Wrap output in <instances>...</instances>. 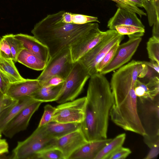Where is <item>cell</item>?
Returning a JSON list of instances; mask_svg holds the SVG:
<instances>
[{
	"mask_svg": "<svg viewBox=\"0 0 159 159\" xmlns=\"http://www.w3.org/2000/svg\"><path fill=\"white\" fill-rule=\"evenodd\" d=\"M86 98L81 129L88 142L106 139L114 99L110 83L104 75L97 73L90 77Z\"/></svg>",
	"mask_w": 159,
	"mask_h": 159,
	"instance_id": "obj_1",
	"label": "cell"
},
{
	"mask_svg": "<svg viewBox=\"0 0 159 159\" xmlns=\"http://www.w3.org/2000/svg\"><path fill=\"white\" fill-rule=\"evenodd\" d=\"M98 27L97 23L78 25L63 22L57 12L48 15L37 23L31 32L48 47L51 58Z\"/></svg>",
	"mask_w": 159,
	"mask_h": 159,
	"instance_id": "obj_2",
	"label": "cell"
},
{
	"mask_svg": "<svg viewBox=\"0 0 159 159\" xmlns=\"http://www.w3.org/2000/svg\"><path fill=\"white\" fill-rule=\"evenodd\" d=\"M55 139L46 134L44 126L38 127L25 140L19 141L13 150L11 158L33 159L34 155L42 150L52 147Z\"/></svg>",
	"mask_w": 159,
	"mask_h": 159,
	"instance_id": "obj_3",
	"label": "cell"
},
{
	"mask_svg": "<svg viewBox=\"0 0 159 159\" xmlns=\"http://www.w3.org/2000/svg\"><path fill=\"white\" fill-rule=\"evenodd\" d=\"M137 111L146 135L159 136V94L153 98H137Z\"/></svg>",
	"mask_w": 159,
	"mask_h": 159,
	"instance_id": "obj_4",
	"label": "cell"
},
{
	"mask_svg": "<svg viewBox=\"0 0 159 159\" xmlns=\"http://www.w3.org/2000/svg\"><path fill=\"white\" fill-rule=\"evenodd\" d=\"M90 77L78 61L74 63L71 71L63 83L55 102L60 104L75 99L81 92Z\"/></svg>",
	"mask_w": 159,
	"mask_h": 159,
	"instance_id": "obj_5",
	"label": "cell"
},
{
	"mask_svg": "<svg viewBox=\"0 0 159 159\" xmlns=\"http://www.w3.org/2000/svg\"><path fill=\"white\" fill-rule=\"evenodd\" d=\"M74 64L70 47L67 46L51 58L37 79L42 85L54 76H60L65 80L71 71Z\"/></svg>",
	"mask_w": 159,
	"mask_h": 159,
	"instance_id": "obj_6",
	"label": "cell"
},
{
	"mask_svg": "<svg viewBox=\"0 0 159 159\" xmlns=\"http://www.w3.org/2000/svg\"><path fill=\"white\" fill-rule=\"evenodd\" d=\"M124 35L116 30L84 55L78 61L90 76L97 73L96 67L110 49L118 40H123Z\"/></svg>",
	"mask_w": 159,
	"mask_h": 159,
	"instance_id": "obj_7",
	"label": "cell"
},
{
	"mask_svg": "<svg viewBox=\"0 0 159 159\" xmlns=\"http://www.w3.org/2000/svg\"><path fill=\"white\" fill-rule=\"evenodd\" d=\"M86 96L59 104L56 108L52 121L81 123L85 116Z\"/></svg>",
	"mask_w": 159,
	"mask_h": 159,
	"instance_id": "obj_8",
	"label": "cell"
},
{
	"mask_svg": "<svg viewBox=\"0 0 159 159\" xmlns=\"http://www.w3.org/2000/svg\"><path fill=\"white\" fill-rule=\"evenodd\" d=\"M114 30L101 31L95 28L69 46L73 63L78 61L84 55L105 39Z\"/></svg>",
	"mask_w": 159,
	"mask_h": 159,
	"instance_id": "obj_9",
	"label": "cell"
},
{
	"mask_svg": "<svg viewBox=\"0 0 159 159\" xmlns=\"http://www.w3.org/2000/svg\"><path fill=\"white\" fill-rule=\"evenodd\" d=\"M141 40V37L130 38L126 42L120 44L111 61L99 73L104 75L123 66L130 60Z\"/></svg>",
	"mask_w": 159,
	"mask_h": 159,
	"instance_id": "obj_10",
	"label": "cell"
},
{
	"mask_svg": "<svg viewBox=\"0 0 159 159\" xmlns=\"http://www.w3.org/2000/svg\"><path fill=\"white\" fill-rule=\"evenodd\" d=\"M42 103L36 101L24 108L6 125L2 133L6 137L11 138L25 130L32 116Z\"/></svg>",
	"mask_w": 159,
	"mask_h": 159,
	"instance_id": "obj_11",
	"label": "cell"
},
{
	"mask_svg": "<svg viewBox=\"0 0 159 159\" xmlns=\"http://www.w3.org/2000/svg\"><path fill=\"white\" fill-rule=\"evenodd\" d=\"M88 142L80 128L55 139L52 147L58 149L62 152L64 159H69L76 150Z\"/></svg>",
	"mask_w": 159,
	"mask_h": 159,
	"instance_id": "obj_12",
	"label": "cell"
},
{
	"mask_svg": "<svg viewBox=\"0 0 159 159\" xmlns=\"http://www.w3.org/2000/svg\"><path fill=\"white\" fill-rule=\"evenodd\" d=\"M42 86L37 79H25L23 80L10 83L5 95L17 100L22 97L30 96Z\"/></svg>",
	"mask_w": 159,
	"mask_h": 159,
	"instance_id": "obj_13",
	"label": "cell"
},
{
	"mask_svg": "<svg viewBox=\"0 0 159 159\" xmlns=\"http://www.w3.org/2000/svg\"><path fill=\"white\" fill-rule=\"evenodd\" d=\"M16 39L22 42L24 48L28 50L47 64L51 58L48 47L35 37L26 34L14 35Z\"/></svg>",
	"mask_w": 159,
	"mask_h": 159,
	"instance_id": "obj_14",
	"label": "cell"
},
{
	"mask_svg": "<svg viewBox=\"0 0 159 159\" xmlns=\"http://www.w3.org/2000/svg\"><path fill=\"white\" fill-rule=\"evenodd\" d=\"M120 25H131L144 28L136 13L123 8L118 7L116 11L107 22L109 30H115V27Z\"/></svg>",
	"mask_w": 159,
	"mask_h": 159,
	"instance_id": "obj_15",
	"label": "cell"
},
{
	"mask_svg": "<svg viewBox=\"0 0 159 159\" xmlns=\"http://www.w3.org/2000/svg\"><path fill=\"white\" fill-rule=\"evenodd\" d=\"M112 139L107 138L88 142L76 150L69 159H94L101 149Z\"/></svg>",
	"mask_w": 159,
	"mask_h": 159,
	"instance_id": "obj_16",
	"label": "cell"
},
{
	"mask_svg": "<svg viewBox=\"0 0 159 159\" xmlns=\"http://www.w3.org/2000/svg\"><path fill=\"white\" fill-rule=\"evenodd\" d=\"M15 103L5 109L0 114V132L6 125L24 108L36 101L30 96L17 99Z\"/></svg>",
	"mask_w": 159,
	"mask_h": 159,
	"instance_id": "obj_17",
	"label": "cell"
},
{
	"mask_svg": "<svg viewBox=\"0 0 159 159\" xmlns=\"http://www.w3.org/2000/svg\"><path fill=\"white\" fill-rule=\"evenodd\" d=\"M81 123H60L51 121L44 125L46 135L49 138L57 139L81 128Z\"/></svg>",
	"mask_w": 159,
	"mask_h": 159,
	"instance_id": "obj_18",
	"label": "cell"
},
{
	"mask_svg": "<svg viewBox=\"0 0 159 159\" xmlns=\"http://www.w3.org/2000/svg\"><path fill=\"white\" fill-rule=\"evenodd\" d=\"M63 83L54 86H42L38 90L30 96L35 100L42 103L56 101L60 93Z\"/></svg>",
	"mask_w": 159,
	"mask_h": 159,
	"instance_id": "obj_19",
	"label": "cell"
},
{
	"mask_svg": "<svg viewBox=\"0 0 159 159\" xmlns=\"http://www.w3.org/2000/svg\"><path fill=\"white\" fill-rule=\"evenodd\" d=\"M17 61L30 69L37 70H43L47 65L45 62L25 48L19 54Z\"/></svg>",
	"mask_w": 159,
	"mask_h": 159,
	"instance_id": "obj_20",
	"label": "cell"
},
{
	"mask_svg": "<svg viewBox=\"0 0 159 159\" xmlns=\"http://www.w3.org/2000/svg\"><path fill=\"white\" fill-rule=\"evenodd\" d=\"M0 70L7 78L10 83L25 79L19 73L12 59L0 56Z\"/></svg>",
	"mask_w": 159,
	"mask_h": 159,
	"instance_id": "obj_21",
	"label": "cell"
},
{
	"mask_svg": "<svg viewBox=\"0 0 159 159\" xmlns=\"http://www.w3.org/2000/svg\"><path fill=\"white\" fill-rule=\"evenodd\" d=\"M58 12L61 20L65 23L81 25L93 22L100 23L96 17L74 14L63 11Z\"/></svg>",
	"mask_w": 159,
	"mask_h": 159,
	"instance_id": "obj_22",
	"label": "cell"
},
{
	"mask_svg": "<svg viewBox=\"0 0 159 159\" xmlns=\"http://www.w3.org/2000/svg\"><path fill=\"white\" fill-rule=\"evenodd\" d=\"M125 133L118 135L104 146L94 159H108L109 156L120 147L122 146L126 138Z\"/></svg>",
	"mask_w": 159,
	"mask_h": 159,
	"instance_id": "obj_23",
	"label": "cell"
},
{
	"mask_svg": "<svg viewBox=\"0 0 159 159\" xmlns=\"http://www.w3.org/2000/svg\"><path fill=\"white\" fill-rule=\"evenodd\" d=\"M143 7L147 11L150 26L159 22V0H143Z\"/></svg>",
	"mask_w": 159,
	"mask_h": 159,
	"instance_id": "obj_24",
	"label": "cell"
},
{
	"mask_svg": "<svg viewBox=\"0 0 159 159\" xmlns=\"http://www.w3.org/2000/svg\"><path fill=\"white\" fill-rule=\"evenodd\" d=\"M8 42L12 55L14 63L17 61V57L20 52L24 48L23 43L16 38L12 34H6L2 36Z\"/></svg>",
	"mask_w": 159,
	"mask_h": 159,
	"instance_id": "obj_25",
	"label": "cell"
},
{
	"mask_svg": "<svg viewBox=\"0 0 159 159\" xmlns=\"http://www.w3.org/2000/svg\"><path fill=\"white\" fill-rule=\"evenodd\" d=\"M33 159H64L62 152L58 149L52 147L37 152Z\"/></svg>",
	"mask_w": 159,
	"mask_h": 159,
	"instance_id": "obj_26",
	"label": "cell"
},
{
	"mask_svg": "<svg viewBox=\"0 0 159 159\" xmlns=\"http://www.w3.org/2000/svg\"><path fill=\"white\" fill-rule=\"evenodd\" d=\"M147 50L151 61L159 64V39L152 36L150 38L147 43Z\"/></svg>",
	"mask_w": 159,
	"mask_h": 159,
	"instance_id": "obj_27",
	"label": "cell"
},
{
	"mask_svg": "<svg viewBox=\"0 0 159 159\" xmlns=\"http://www.w3.org/2000/svg\"><path fill=\"white\" fill-rule=\"evenodd\" d=\"M122 40L117 41L110 49L101 61L96 67V73L100 72L111 61Z\"/></svg>",
	"mask_w": 159,
	"mask_h": 159,
	"instance_id": "obj_28",
	"label": "cell"
},
{
	"mask_svg": "<svg viewBox=\"0 0 159 159\" xmlns=\"http://www.w3.org/2000/svg\"><path fill=\"white\" fill-rule=\"evenodd\" d=\"M115 2L118 7H120L138 14L140 17L147 14L129 0H110Z\"/></svg>",
	"mask_w": 159,
	"mask_h": 159,
	"instance_id": "obj_29",
	"label": "cell"
},
{
	"mask_svg": "<svg viewBox=\"0 0 159 159\" xmlns=\"http://www.w3.org/2000/svg\"><path fill=\"white\" fill-rule=\"evenodd\" d=\"M115 29L119 34L124 35L145 32L144 28L131 25H117L115 26Z\"/></svg>",
	"mask_w": 159,
	"mask_h": 159,
	"instance_id": "obj_30",
	"label": "cell"
},
{
	"mask_svg": "<svg viewBox=\"0 0 159 159\" xmlns=\"http://www.w3.org/2000/svg\"><path fill=\"white\" fill-rule=\"evenodd\" d=\"M56 108L50 104H47L44 107V112L38 127L45 125L52 121Z\"/></svg>",
	"mask_w": 159,
	"mask_h": 159,
	"instance_id": "obj_31",
	"label": "cell"
},
{
	"mask_svg": "<svg viewBox=\"0 0 159 159\" xmlns=\"http://www.w3.org/2000/svg\"><path fill=\"white\" fill-rule=\"evenodd\" d=\"M146 85L149 90L150 98H153L159 94V79L158 76L152 77Z\"/></svg>",
	"mask_w": 159,
	"mask_h": 159,
	"instance_id": "obj_32",
	"label": "cell"
},
{
	"mask_svg": "<svg viewBox=\"0 0 159 159\" xmlns=\"http://www.w3.org/2000/svg\"><path fill=\"white\" fill-rule=\"evenodd\" d=\"M134 90L137 97L150 98L149 90L146 84L138 79L134 84Z\"/></svg>",
	"mask_w": 159,
	"mask_h": 159,
	"instance_id": "obj_33",
	"label": "cell"
},
{
	"mask_svg": "<svg viewBox=\"0 0 159 159\" xmlns=\"http://www.w3.org/2000/svg\"><path fill=\"white\" fill-rule=\"evenodd\" d=\"M0 56L7 59H13L9 44L3 37L0 39Z\"/></svg>",
	"mask_w": 159,
	"mask_h": 159,
	"instance_id": "obj_34",
	"label": "cell"
},
{
	"mask_svg": "<svg viewBox=\"0 0 159 159\" xmlns=\"http://www.w3.org/2000/svg\"><path fill=\"white\" fill-rule=\"evenodd\" d=\"M131 153V151L128 148L120 147L112 153L108 159H124Z\"/></svg>",
	"mask_w": 159,
	"mask_h": 159,
	"instance_id": "obj_35",
	"label": "cell"
},
{
	"mask_svg": "<svg viewBox=\"0 0 159 159\" xmlns=\"http://www.w3.org/2000/svg\"><path fill=\"white\" fill-rule=\"evenodd\" d=\"M18 100L15 99L4 95L0 100V114L5 109L15 103Z\"/></svg>",
	"mask_w": 159,
	"mask_h": 159,
	"instance_id": "obj_36",
	"label": "cell"
},
{
	"mask_svg": "<svg viewBox=\"0 0 159 159\" xmlns=\"http://www.w3.org/2000/svg\"><path fill=\"white\" fill-rule=\"evenodd\" d=\"M64 80L58 76H54L49 79L46 82L42 84V86H54L63 83Z\"/></svg>",
	"mask_w": 159,
	"mask_h": 159,
	"instance_id": "obj_37",
	"label": "cell"
},
{
	"mask_svg": "<svg viewBox=\"0 0 159 159\" xmlns=\"http://www.w3.org/2000/svg\"><path fill=\"white\" fill-rule=\"evenodd\" d=\"M10 83L7 78L0 70V90L5 94Z\"/></svg>",
	"mask_w": 159,
	"mask_h": 159,
	"instance_id": "obj_38",
	"label": "cell"
},
{
	"mask_svg": "<svg viewBox=\"0 0 159 159\" xmlns=\"http://www.w3.org/2000/svg\"><path fill=\"white\" fill-rule=\"evenodd\" d=\"M150 148V150L144 159H152L156 157L159 153V142H157Z\"/></svg>",
	"mask_w": 159,
	"mask_h": 159,
	"instance_id": "obj_39",
	"label": "cell"
},
{
	"mask_svg": "<svg viewBox=\"0 0 159 159\" xmlns=\"http://www.w3.org/2000/svg\"><path fill=\"white\" fill-rule=\"evenodd\" d=\"M8 145L6 140L0 139V155L8 152Z\"/></svg>",
	"mask_w": 159,
	"mask_h": 159,
	"instance_id": "obj_40",
	"label": "cell"
},
{
	"mask_svg": "<svg viewBox=\"0 0 159 159\" xmlns=\"http://www.w3.org/2000/svg\"><path fill=\"white\" fill-rule=\"evenodd\" d=\"M148 67L153 69L158 74L159 73V64L157 62L151 61L150 62L143 61Z\"/></svg>",
	"mask_w": 159,
	"mask_h": 159,
	"instance_id": "obj_41",
	"label": "cell"
},
{
	"mask_svg": "<svg viewBox=\"0 0 159 159\" xmlns=\"http://www.w3.org/2000/svg\"><path fill=\"white\" fill-rule=\"evenodd\" d=\"M153 25L152 36L159 39V22H157Z\"/></svg>",
	"mask_w": 159,
	"mask_h": 159,
	"instance_id": "obj_42",
	"label": "cell"
},
{
	"mask_svg": "<svg viewBox=\"0 0 159 159\" xmlns=\"http://www.w3.org/2000/svg\"><path fill=\"white\" fill-rule=\"evenodd\" d=\"M137 7H143V0H129Z\"/></svg>",
	"mask_w": 159,
	"mask_h": 159,
	"instance_id": "obj_43",
	"label": "cell"
},
{
	"mask_svg": "<svg viewBox=\"0 0 159 159\" xmlns=\"http://www.w3.org/2000/svg\"><path fill=\"white\" fill-rule=\"evenodd\" d=\"M4 95V94L0 90V100L2 98Z\"/></svg>",
	"mask_w": 159,
	"mask_h": 159,
	"instance_id": "obj_44",
	"label": "cell"
},
{
	"mask_svg": "<svg viewBox=\"0 0 159 159\" xmlns=\"http://www.w3.org/2000/svg\"><path fill=\"white\" fill-rule=\"evenodd\" d=\"M2 133L0 132V139L1 138L2 136Z\"/></svg>",
	"mask_w": 159,
	"mask_h": 159,
	"instance_id": "obj_45",
	"label": "cell"
},
{
	"mask_svg": "<svg viewBox=\"0 0 159 159\" xmlns=\"http://www.w3.org/2000/svg\"><path fill=\"white\" fill-rule=\"evenodd\" d=\"M0 139H1V138H0Z\"/></svg>",
	"mask_w": 159,
	"mask_h": 159,
	"instance_id": "obj_46",
	"label": "cell"
}]
</instances>
